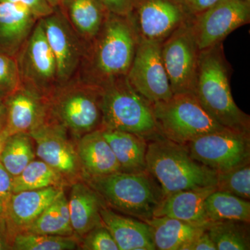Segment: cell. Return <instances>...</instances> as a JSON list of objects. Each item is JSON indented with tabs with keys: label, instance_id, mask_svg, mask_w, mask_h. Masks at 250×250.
<instances>
[{
	"label": "cell",
	"instance_id": "d6a6232c",
	"mask_svg": "<svg viewBox=\"0 0 250 250\" xmlns=\"http://www.w3.org/2000/svg\"><path fill=\"white\" fill-rule=\"evenodd\" d=\"M21 85L16 58L0 53V100L14 93Z\"/></svg>",
	"mask_w": 250,
	"mask_h": 250
},
{
	"label": "cell",
	"instance_id": "ba28073f",
	"mask_svg": "<svg viewBox=\"0 0 250 250\" xmlns=\"http://www.w3.org/2000/svg\"><path fill=\"white\" fill-rule=\"evenodd\" d=\"M191 18L161 44L163 62L173 95H195L200 50L192 31Z\"/></svg>",
	"mask_w": 250,
	"mask_h": 250
},
{
	"label": "cell",
	"instance_id": "6da1fadb",
	"mask_svg": "<svg viewBox=\"0 0 250 250\" xmlns=\"http://www.w3.org/2000/svg\"><path fill=\"white\" fill-rule=\"evenodd\" d=\"M138 42L127 16L110 13L98 34L85 46L77 76L99 86L126 77Z\"/></svg>",
	"mask_w": 250,
	"mask_h": 250
},
{
	"label": "cell",
	"instance_id": "7a4b0ae2",
	"mask_svg": "<svg viewBox=\"0 0 250 250\" xmlns=\"http://www.w3.org/2000/svg\"><path fill=\"white\" fill-rule=\"evenodd\" d=\"M231 66L223 42L200 51L195 95L217 123L233 131L250 133V117L237 106L230 87Z\"/></svg>",
	"mask_w": 250,
	"mask_h": 250
},
{
	"label": "cell",
	"instance_id": "30bf717a",
	"mask_svg": "<svg viewBox=\"0 0 250 250\" xmlns=\"http://www.w3.org/2000/svg\"><path fill=\"white\" fill-rule=\"evenodd\" d=\"M184 146L192 159L217 172L250 161V133L225 129L202 135Z\"/></svg>",
	"mask_w": 250,
	"mask_h": 250
},
{
	"label": "cell",
	"instance_id": "9a60e30c",
	"mask_svg": "<svg viewBox=\"0 0 250 250\" xmlns=\"http://www.w3.org/2000/svg\"><path fill=\"white\" fill-rule=\"evenodd\" d=\"M40 20L55 59L59 85L63 84L77 75L85 46L58 7Z\"/></svg>",
	"mask_w": 250,
	"mask_h": 250
},
{
	"label": "cell",
	"instance_id": "b9f144b4",
	"mask_svg": "<svg viewBox=\"0 0 250 250\" xmlns=\"http://www.w3.org/2000/svg\"><path fill=\"white\" fill-rule=\"evenodd\" d=\"M6 125V113L4 116L0 117V135L2 133Z\"/></svg>",
	"mask_w": 250,
	"mask_h": 250
},
{
	"label": "cell",
	"instance_id": "d4e9b609",
	"mask_svg": "<svg viewBox=\"0 0 250 250\" xmlns=\"http://www.w3.org/2000/svg\"><path fill=\"white\" fill-rule=\"evenodd\" d=\"M151 227L156 250H184L207 227L167 216L145 220Z\"/></svg>",
	"mask_w": 250,
	"mask_h": 250
},
{
	"label": "cell",
	"instance_id": "7c38bea8",
	"mask_svg": "<svg viewBox=\"0 0 250 250\" xmlns=\"http://www.w3.org/2000/svg\"><path fill=\"white\" fill-rule=\"evenodd\" d=\"M15 58L21 83L32 87L46 98L58 86L57 64L40 19Z\"/></svg>",
	"mask_w": 250,
	"mask_h": 250
},
{
	"label": "cell",
	"instance_id": "f35d334b",
	"mask_svg": "<svg viewBox=\"0 0 250 250\" xmlns=\"http://www.w3.org/2000/svg\"><path fill=\"white\" fill-rule=\"evenodd\" d=\"M184 250H217L207 230L192 240Z\"/></svg>",
	"mask_w": 250,
	"mask_h": 250
},
{
	"label": "cell",
	"instance_id": "8d00e7d4",
	"mask_svg": "<svg viewBox=\"0 0 250 250\" xmlns=\"http://www.w3.org/2000/svg\"><path fill=\"white\" fill-rule=\"evenodd\" d=\"M13 182L14 177L8 172L4 166L0 162V197L6 204L13 195Z\"/></svg>",
	"mask_w": 250,
	"mask_h": 250
},
{
	"label": "cell",
	"instance_id": "52a82bcc",
	"mask_svg": "<svg viewBox=\"0 0 250 250\" xmlns=\"http://www.w3.org/2000/svg\"><path fill=\"white\" fill-rule=\"evenodd\" d=\"M152 107L161 134L179 144L228 129L206 111L194 94H174L167 101L153 104Z\"/></svg>",
	"mask_w": 250,
	"mask_h": 250
},
{
	"label": "cell",
	"instance_id": "bcb514c9",
	"mask_svg": "<svg viewBox=\"0 0 250 250\" xmlns=\"http://www.w3.org/2000/svg\"><path fill=\"white\" fill-rule=\"evenodd\" d=\"M243 1H249L250 2V0H243Z\"/></svg>",
	"mask_w": 250,
	"mask_h": 250
},
{
	"label": "cell",
	"instance_id": "ffe728a7",
	"mask_svg": "<svg viewBox=\"0 0 250 250\" xmlns=\"http://www.w3.org/2000/svg\"><path fill=\"white\" fill-rule=\"evenodd\" d=\"M68 199L70 221L74 235L79 239L96 227L103 225L100 211L104 202L83 179L70 186Z\"/></svg>",
	"mask_w": 250,
	"mask_h": 250
},
{
	"label": "cell",
	"instance_id": "d6986e66",
	"mask_svg": "<svg viewBox=\"0 0 250 250\" xmlns=\"http://www.w3.org/2000/svg\"><path fill=\"white\" fill-rule=\"evenodd\" d=\"M100 215L119 250H156L152 228L146 222L118 213L106 206Z\"/></svg>",
	"mask_w": 250,
	"mask_h": 250
},
{
	"label": "cell",
	"instance_id": "603a6c76",
	"mask_svg": "<svg viewBox=\"0 0 250 250\" xmlns=\"http://www.w3.org/2000/svg\"><path fill=\"white\" fill-rule=\"evenodd\" d=\"M57 7L85 46L98 34L110 14L99 0H62Z\"/></svg>",
	"mask_w": 250,
	"mask_h": 250
},
{
	"label": "cell",
	"instance_id": "4316f807",
	"mask_svg": "<svg viewBox=\"0 0 250 250\" xmlns=\"http://www.w3.org/2000/svg\"><path fill=\"white\" fill-rule=\"evenodd\" d=\"M205 210L210 222L236 220L250 222V202L216 190L206 199Z\"/></svg>",
	"mask_w": 250,
	"mask_h": 250
},
{
	"label": "cell",
	"instance_id": "7402d4cb",
	"mask_svg": "<svg viewBox=\"0 0 250 250\" xmlns=\"http://www.w3.org/2000/svg\"><path fill=\"white\" fill-rule=\"evenodd\" d=\"M216 187L190 189L165 197L154 217L167 216L188 223L208 226L210 223L205 210V202Z\"/></svg>",
	"mask_w": 250,
	"mask_h": 250
},
{
	"label": "cell",
	"instance_id": "5b68a950",
	"mask_svg": "<svg viewBox=\"0 0 250 250\" xmlns=\"http://www.w3.org/2000/svg\"><path fill=\"white\" fill-rule=\"evenodd\" d=\"M48 116L67 129L75 141L103 125L102 88L75 75L47 97Z\"/></svg>",
	"mask_w": 250,
	"mask_h": 250
},
{
	"label": "cell",
	"instance_id": "5bb4252c",
	"mask_svg": "<svg viewBox=\"0 0 250 250\" xmlns=\"http://www.w3.org/2000/svg\"><path fill=\"white\" fill-rule=\"evenodd\" d=\"M250 21L249 1L222 0L205 12L192 16L191 26L202 51L221 43L231 32Z\"/></svg>",
	"mask_w": 250,
	"mask_h": 250
},
{
	"label": "cell",
	"instance_id": "836d02e7",
	"mask_svg": "<svg viewBox=\"0 0 250 250\" xmlns=\"http://www.w3.org/2000/svg\"><path fill=\"white\" fill-rule=\"evenodd\" d=\"M80 250H119V248L111 233L103 224L80 238Z\"/></svg>",
	"mask_w": 250,
	"mask_h": 250
},
{
	"label": "cell",
	"instance_id": "83f0119b",
	"mask_svg": "<svg viewBox=\"0 0 250 250\" xmlns=\"http://www.w3.org/2000/svg\"><path fill=\"white\" fill-rule=\"evenodd\" d=\"M34 140L27 133L7 136L0 153V162L13 177H16L36 159Z\"/></svg>",
	"mask_w": 250,
	"mask_h": 250
},
{
	"label": "cell",
	"instance_id": "8fae6325",
	"mask_svg": "<svg viewBox=\"0 0 250 250\" xmlns=\"http://www.w3.org/2000/svg\"><path fill=\"white\" fill-rule=\"evenodd\" d=\"M127 17L139 40L162 44L192 16L183 0H134Z\"/></svg>",
	"mask_w": 250,
	"mask_h": 250
},
{
	"label": "cell",
	"instance_id": "e575fe53",
	"mask_svg": "<svg viewBox=\"0 0 250 250\" xmlns=\"http://www.w3.org/2000/svg\"><path fill=\"white\" fill-rule=\"evenodd\" d=\"M0 1L22 4L27 6L39 18L45 17L54 11L53 8L49 4L47 0H0Z\"/></svg>",
	"mask_w": 250,
	"mask_h": 250
},
{
	"label": "cell",
	"instance_id": "4dcf8cb0",
	"mask_svg": "<svg viewBox=\"0 0 250 250\" xmlns=\"http://www.w3.org/2000/svg\"><path fill=\"white\" fill-rule=\"evenodd\" d=\"M14 250H80V239L75 235L64 236L22 231L15 234Z\"/></svg>",
	"mask_w": 250,
	"mask_h": 250
},
{
	"label": "cell",
	"instance_id": "484cf974",
	"mask_svg": "<svg viewBox=\"0 0 250 250\" xmlns=\"http://www.w3.org/2000/svg\"><path fill=\"white\" fill-rule=\"evenodd\" d=\"M24 231L42 234L73 236L68 199L64 188Z\"/></svg>",
	"mask_w": 250,
	"mask_h": 250
},
{
	"label": "cell",
	"instance_id": "d590c367",
	"mask_svg": "<svg viewBox=\"0 0 250 250\" xmlns=\"http://www.w3.org/2000/svg\"><path fill=\"white\" fill-rule=\"evenodd\" d=\"M111 14L127 16L132 10L134 0H99Z\"/></svg>",
	"mask_w": 250,
	"mask_h": 250
},
{
	"label": "cell",
	"instance_id": "7bdbcfd3",
	"mask_svg": "<svg viewBox=\"0 0 250 250\" xmlns=\"http://www.w3.org/2000/svg\"><path fill=\"white\" fill-rule=\"evenodd\" d=\"M47 1H48L49 4L54 9V8L59 6V4L62 2V0H47Z\"/></svg>",
	"mask_w": 250,
	"mask_h": 250
},
{
	"label": "cell",
	"instance_id": "1f68e13d",
	"mask_svg": "<svg viewBox=\"0 0 250 250\" xmlns=\"http://www.w3.org/2000/svg\"><path fill=\"white\" fill-rule=\"evenodd\" d=\"M215 187L220 191L250 200V161L230 170L217 172Z\"/></svg>",
	"mask_w": 250,
	"mask_h": 250
},
{
	"label": "cell",
	"instance_id": "cb8c5ba5",
	"mask_svg": "<svg viewBox=\"0 0 250 250\" xmlns=\"http://www.w3.org/2000/svg\"><path fill=\"white\" fill-rule=\"evenodd\" d=\"M114 153L121 172L139 173L147 170V140L126 131L101 129Z\"/></svg>",
	"mask_w": 250,
	"mask_h": 250
},
{
	"label": "cell",
	"instance_id": "ee69618b",
	"mask_svg": "<svg viewBox=\"0 0 250 250\" xmlns=\"http://www.w3.org/2000/svg\"><path fill=\"white\" fill-rule=\"evenodd\" d=\"M6 137H7V136H6L2 131L1 134L0 135V153H1V149H2L3 146H4L5 140H6Z\"/></svg>",
	"mask_w": 250,
	"mask_h": 250
},
{
	"label": "cell",
	"instance_id": "4fadbf2b",
	"mask_svg": "<svg viewBox=\"0 0 250 250\" xmlns=\"http://www.w3.org/2000/svg\"><path fill=\"white\" fill-rule=\"evenodd\" d=\"M126 78L152 104L167 101L173 96L163 62L161 43L139 40Z\"/></svg>",
	"mask_w": 250,
	"mask_h": 250
},
{
	"label": "cell",
	"instance_id": "ab89813d",
	"mask_svg": "<svg viewBox=\"0 0 250 250\" xmlns=\"http://www.w3.org/2000/svg\"><path fill=\"white\" fill-rule=\"evenodd\" d=\"M13 239L6 216H0V250H12Z\"/></svg>",
	"mask_w": 250,
	"mask_h": 250
},
{
	"label": "cell",
	"instance_id": "3957f363",
	"mask_svg": "<svg viewBox=\"0 0 250 250\" xmlns=\"http://www.w3.org/2000/svg\"><path fill=\"white\" fill-rule=\"evenodd\" d=\"M147 170L165 197L190 189L215 187L217 172L192 159L184 145L162 135L147 141Z\"/></svg>",
	"mask_w": 250,
	"mask_h": 250
},
{
	"label": "cell",
	"instance_id": "8992f818",
	"mask_svg": "<svg viewBox=\"0 0 250 250\" xmlns=\"http://www.w3.org/2000/svg\"><path fill=\"white\" fill-rule=\"evenodd\" d=\"M101 129L126 131L147 141L160 136L152 104L130 84L126 77L102 85Z\"/></svg>",
	"mask_w": 250,
	"mask_h": 250
},
{
	"label": "cell",
	"instance_id": "f546056e",
	"mask_svg": "<svg viewBox=\"0 0 250 250\" xmlns=\"http://www.w3.org/2000/svg\"><path fill=\"white\" fill-rule=\"evenodd\" d=\"M51 187H67L62 176L41 159H34L14 177L13 192L39 190Z\"/></svg>",
	"mask_w": 250,
	"mask_h": 250
},
{
	"label": "cell",
	"instance_id": "ac0fdd59",
	"mask_svg": "<svg viewBox=\"0 0 250 250\" xmlns=\"http://www.w3.org/2000/svg\"><path fill=\"white\" fill-rule=\"evenodd\" d=\"M39 19L22 4L0 1V53L16 57Z\"/></svg>",
	"mask_w": 250,
	"mask_h": 250
},
{
	"label": "cell",
	"instance_id": "f1b7e54d",
	"mask_svg": "<svg viewBox=\"0 0 250 250\" xmlns=\"http://www.w3.org/2000/svg\"><path fill=\"white\" fill-rule=\"evenodd\" d=\"M207 230L217 250H250V223L236 220L210 222Z\"/></svg>",
	"mask_w": 250,
	"mask_h": 250
},
{
	"label": "cell",
	"instance_id": "74e56055",
	"mask_svg": "<svg viewBox=\"0 0 250 250\" xmlns=\"http://www.w3.org/2000/svg\"><path fill=\"white\" fill-rule=\"evenodd\" d=\"M222 0H184L188 12L192 16L205 12Z\"/></svg>",
	"mask_w": 250,
	"mask_h": 250
},
{
	"label": "cell",
	"instance_id": "f6af8a7d",
	"mask_svg": "<svg viewBox=\"0 0 250 250\" xmlns=\"http://www.w3.org/2000/svg\"><path fill=\"white\" fill-rule=\"evenodd\" d=\"M5 113H6V107H5L4 101L0 100V117L4 116Z\"/></svg>",
	"mask_w": 250,
	"mask_h": 250
},
{
	"label": "cell",
	"instance_id": "277c9868",
	"mask_svg": "<svg viewBox=\"0 0 250 250\" xmlns=\"http://www.w3.org/2000/svg\"><path fill=\"white\" fill-rule=\"evenodd\" d=\"M82 179L98 192L108 208L143 221L154 217L166 197L148 171L139 173L120 171Z\"/></svg>",
	"mask_w": 250,
	"mask_h": 250
},
{
	"label": "cell",
	"instance_id": "9c48e42d",
	"mask_svg": "<svg viewBox=\"0 0 250 250\" xmlns=\"http://www.w3.org/2000/svg\"><path fill=\"white\" fill-rule=\"evenodd\" d=\"M29 135L34 140L36 156L57 171L67 187L82 180L83 171L76 143L64 126L47 116Z\"/></svg>",
	"mask_w": 250,
	"mask_h": 250
},
{
	"label": "cell",
	"instance_id": "e0dca14e",
	"mask_svg": "<svg viewBox=\"0 0 250 250\" xmlns=\"http://www.w3.org/2000/svg\"><path fill=\"white\" fill-rule=\"evenodd\" d=\"M63 187H51L13 193L6 203V221L13 236L27 229L55 200Z\"/></svg>",
	"mask_w": 250,
	"mask_h": 250
},
{
	"label": "cell",
	"instance_id": "60d3db41",
	"mask_svg": "<svg viewBox=\"0 0 250 250\" xmlns=\"http://www.w3.org/2000/svg\"><path fill=\"white\" fill-rule=\"evenodd\" d=\"M6 202L0 197V216L5 215L6 213Z\"/></svg>",
	"mask_w": 250,
	"mask_h": 250
},
{
	"label": "cell",
	"instance_id": "2e32d148",
	"mask_svg": "<svg viewBox=\"0 0 250 250\" xmlns=\"http://www.w3.org/2000/svg\"><path fill=\"white\" fill-rule=\"evenodd\" d=\"M4 103L6 125L3 132L6 136L17 133L29 134L48 116L47 98L29 85L21 83Z\"/></svg>",
	"mask_w": 250,
	"mask_h": 250
},
{
	"label": "cell",
	"instance_id": "44dd1931",
	"mask_svg": "<svg viewBox=\"0 0 250 250\" xmlns=\"http://www.w3.org/2000/svg\"><path fill=\"white\" fill-rule=\"evenodd\" d=\"M75 143L83 177H99L121 171L116 156L101 129L83 135Z\"/></svg>",
	"mask_w": 250,
	"mask_h": 250
},
{
	"label": "cell",
	"instance_id": "7dc6e473",
	"mask_svg": "<svg viewBox=\"0 0 250 250\" xmlns=\"http://www.w3.org/2000/svg\"><path fill=\"white\" fill-rule=\"evenodd\" d=\"M183 1H184V0H183Z\"/></svg>",
	"mask_w": 250,
	"mask_h": 250
}]
</instances>
